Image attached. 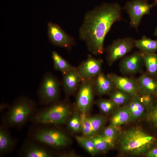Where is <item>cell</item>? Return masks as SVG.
Listing matches in <instances>:
<instances>
[{"mask_svg":"<svg viewBox=\"0 0 157 157\" xmlns=\"http://www.w3.org/2000/svg\"><path fill=\"white\" fill-rule=\"evenodd\" d=\"M52 58L54 69L60 72L62 74L75 68L55 51L52 52Z\"/></svg>","mask_w":157,"mask_h":157,"instance_id":"obj_24","label":"cell"},{"mask_svg":"<svg viewBox=\"0 0 157 157\" xmlns=\"http://www.w3.org/2000/svg\"><path fill=\"white\" fill-rule=\"evenodd\" d=\"M94 92V79L83 81L80 86L76 105L81 113L87 114L92 104Z\"/></svg>","mask_w":157,"mask_h":157,"instance_id":"obj_9","label":"cell"},{"mask_svg":"<svg viewBox=\"0 0 157 157\" xmlns=\"http://www.w3.org/2000/svg\"><path fill=\"white\" fill-rule=\"evenodd\" d=\"M62 84L64 90L67 94L74 92L82 79L76 68L63 74Z\"/></svg>","mask_w":157,"mask_h":157,"instance_id":"obj_16","label":"cell"},{"mask_svg":"<svg viewBox=\"0 0 157 157\" xmlns=\"http://www.w3.org/2000/svg\"><path fill=\"white\" fill-rule=\"evenodd\" d=\"M102 63L101 59L89 55L85 60L76 68L82 81L94 79L101 72Z\"/></svg>","mask_w":157,"mask_h":157,"instance_id":"obj_12","label":"cell"},{"mask_svg":"<svg viewBox=\"0 0 157 157\" xmlns=\"http://www.w3.org/2000/svg\"><path fill=\"white\" fill-rule=\"evenodd\" d=\"M154 35L157 37V27H156L155 28V30L154 33Z\"/></svg>","mask_w":157,"mask_h":157,"instance_id":"obj_35","label":"cell"},{"mask_svg":"<svg viewBox=\"0 0 157 157\" xmlns=\"http://www.w3.org/2000/svg\"><path fill=\"white\" fill-rule=\"evenodd\" d=\"M136 80L139 91L157 96V79L148 74H144Z\"/></svg>","mask_w":157,"mask_h":157,"instance_id":"obj_19","label":"cell"},{"mask_svg":"<svg viewBox=\"0 0 157 157\" xmlns=\"http://www.w3.org/2000/svg\"><path fill=\"white\" fill-rule=\"evenodd\" d=\"M107 76L114 83L116 88L128 93L132 97L136 96L139 92L137 80L111 73Z\"/></svg>","mask_w":157,"mask_h":157,"instance_id":"obj_13","label":"cell"},{"mask_svg":"<svg viewBox=\"0 0 157 157\" xmlns=\"http://www.w3.org/2000/svg\"><path fill=\"white\" fill-rule=\"evenodd\" d=\"M135 40L132 38L126 37L114 41L106 50L108 65L111 66L117 60L131 52L135 47Z\"/></svg>","mask_w":157,"mask_h":157,"instance_id":"obj_8","label":"cell"},{"mask_svg":"<svg viewBox=\"0 0 157 157\" xmlns=\"http://www.w3.org/2000/svg\"><path fill=\"white\" fill-rule=\"evenodd\" d=\"M47 26L49 39L53 44L68 49L74 44V38L67 34L58 25L49 22Z\"/></svg>","mask_w":157,"mask_h":157,"instance_id":"obj_11","label":"cell"},{"mask_svg":"<svg viewBox=\"0 0 157 157\" xmlns=\"http://www.w3.org/2000/svg\"><path fill=\"white\" fill-rule=\"evenodd\" d=\"M143 62L141 53L135 52L122 60L120 65L121 71L125 74L137 73L140 69Z\"/></svg>","mask_w":157,"mask_h":157,"instance_id":"obj_14","label":"cell"},{"mask_svg":"<svg viewBox=\"0 0 157 157\" xmlns=\"http://www.w3.org/2000/svg\"><path fill=\"white\" fill-rule=\"evenodd\" d=\"M148 157H157V148H155L149 151L147 154Z\"/></svg>","mask_w":157,"mask_h":157,"instance_id":"obj_33","label":"cell"},{"mask_svg":"<svg viewBox=\"0 0 157 157\" xmlns=\"http://www.w3.org/2000/svg\"><path fill=\"white\" fill-rule=\"evenodd\" d=\"M1 124L0 126V156L13 151L16 148L17 141L10 134L8 129Z\"/></svg>","mask_w":157,"mask_h":157,"instance_id":"obj_15","label":"cell"},{"mask_svg":"<svg viewBox=\"0 0 157 157\" xmlns=\"http://www.w3.org/2000/svg\"><path fill=\"white\" fill-rule=\"evenodd\" d=\"M57 102L36 110L29 120L35 124L60 125L66 123L70 116V107L65 102Z\"/></svg>","mask_w":157,"mask_h":157,"instance_id":"obj_4","label":"cell"},{"mask_svg":"<svg viewBox=\"0 0 157 157\" xmlns=\"http://www.w3.org/2000/svg\"><path fill=\"white\" fill-rule=\"evenodd\" d=\"M145 0V1H147V0Z\"/></svg>","mask_w":157,"mask_h":157,"instance_id":"obj_36","label":"cell"},{"mask_svg":"<svg viewBox=\"0 0 157 157\" xmlns=\"http://www.w3.org/2000/svg\"><path fill=\"white\" fill-rule=\"evenodd\" d=\"M18 154L22 157H51L53 156L48 147L29 138L22 144Z\"/></svg>","mask_w":157,"mask_h":157,"instance_id":"obj_10","label":"cell"},{"mask_svg":"<svg viewBox=\"0 0 157 157\" xmlns=\"http://www.w3.org/2000/svg\"><path fill=\"white\" fill-rule=\"evenodd\" d=\"M106 120V117L101 115L87 116L83 121L84 128L90 136H92L97 134L102 129Z\"/></svg>","mask_w":157,"mask_h":157,"instance_id":"obj_17","label":"cell"},{"mask_svg":"<svg viewBox=\"0 0 157 157\" xmlns=\"http://www.w3.org/2000/svg\"><path fill=\"white\" fill-rule=\"evenodd\" d=\"M139 100L145 108H149L152 106L153 102V96L151 94L139 91L136 95Z\"/></svg>","mask_w":157,"mask_h":157,"instance_id":"obj_31","label":"cell"},{"mask_svg":"<svg viewBox=\"0 0 157 157\" xmlns=\"http://www.w3.org/2000/svg\"><path fill=\"white\" fill-rule=\"evenodd\" d=\"M151 107L152 108L150 113V119L157 128V103L154 106L152 105Z\"/></svg>","mask_w":157,"mask_h":157,"instance_id":"obj_32","label":"cell"},{"mask_svg":"<svg viewBox=\"0 0 157 157\" xmlns=\"http://www.w3.org/2000/svg\"><path fill=\"white\" fill-rule=\"evenodd\" d=\"M153 6L152 4H150L144 0H132L128 1L124 9L130 18V26L138 30L142 17L149 14Z\"/></svg>","mask_w":157,"mask_h":157,"instance_id":"obj_7","label":"cell"},{"mask_svg":"<svg viewBox=\"0 0 157 157\" xmlns=\"http://www.w3.org/2000/svg\"><path fill=\"white\" fill-rule=\"evenodd\" d=\"M118 127L110 125L104 129L100 134L111 148L114 147L118 135Z\"/></svg>","mask_w":157,"mask_h":157,"instance_id":"obj_26","label":"cell"},{"mask_svg":"<svg viewBox=\"0 0 157 157\" xmlns=\"http://www.w3.org/2000/svg\"><path fill=\"white\" fill-rule=\"evenodd\" d=\"M66 123L68 128L70 130L77 133L81 132V113L77 112L74 113Z\"/></svg>","mask_w":157,"mask_h":157,"instance_id":"obj_29","label":"cell"},{"mask_svg":"<svg viewBox=\"0 0 157 157\" xmlns=\"http://www.w3.org/2000/svg\"><path fill=\"white\" fill-rule=\"evenodd\" d=\"M59 81L50 72L43 76L38 91L39 103L41 105L47 106L57 101L60 95Z\"/></svg>","mask_w":157,"mask_h":157,"instance_id":"obj_6","label":"cell"},{"mask_svg":"<svg viewBox=\"0 0 157 157\" xmlns=\"http://www.w3.org/2000/svg\"><path fill=\"white\" fill-rule=\"evenodd\" d=\"M91 137L94 143L97 154L105 152L111 148L100 134H97Z\"/></svg>","mask_w":157,"mask_h":157,"instance_id":"obj_28","label":"cell"},{"mask_svg":"<svg viewBox=\"0 0 157 157\" xmlns=\"http://www.w3.org/2000/svg\"><path fill=\"white\" fill-rule=\"evenodd\" d=\"M141 53L148 74L157 79V53Z\"/></svg>","mask_w":157,"mask_h":157,"instance_id":"obj_23","label":"cell"},{"mask_svg":"<svg viewBox=\"0 0 157 157\" xmlns=\"http://www.w3.org/2000/svg\"><path fill=\"white\" fill-rule=\"evenodd\" d=\"M96 103L100 110L105 113H109L112 112L117 106L110 99H100L97 100Z\"/></svg>","mask_w":157,"mask_h":157,"instance_id":"obj_30","label":"cell"},{"mask_svg":"<svg viewBox=\"0 0 157 157\" xmlns=\"http://www.w3.org/2000/svg\"><path fill=\"white\" fill-rule=\"evenodd\" d=\"M110 93V99L117 106L122 105L129 102L133 97L128 93L116 88Z\"/></svg>","mask_w":157,"mask_h":157,"instance_id":"obj_25","label":"cell"},{"mask_svg":"<svg viewBox=\"0 0 157 157\" xmlns=\"http://www.w3.org/2000/svg\"><path fill=\"white\" fill-rule=\"evenodd\" d=\"M117 142L123 153L139 155L147 152L153 140V137L141 129L135 128L124 131L118 135Z\"/></svg>","mask_w":157,"mask_h":157,"instance_id":"obj_3","label":"cell"},{"mask_svg":"<svg viewBox=\"0 0 157 157\" xmlns=\"http://www.w3.org/2000/svg\"><path fill=\"white\" fill-rule=\"evenodd\" d=\"M135 47L143 53H156L157 51V40H153L145 36L135 40Z\"/></svg>","mask_w":157,"mask_h":157,"instance_id":"obj_21","label":"cell"},{"mask_svg":"<svg viewBox=\"0 0 157 157\" xmlns=\"http://www.w3.org/2000/svg\"><path fill=\"white\" fill-rule=\"evenodd\" d=\"M35 125L29 130L28 138L48 147L57 149L65 147L69 144V138L63 131L48 127L45 125Z\"/></svg>","mask_w":157,"mask_h":157,"instance_id":"obj_5","label":"cell"},{"mask_svg":"<svg viewBox=\"0 0 157 157\" xmlns=\"http://www.w3.org/2000/svg\"><path fill=\"white\" fill-rule=\"evenodd\" d=\"M153 6H157V0H154L153 3H152Z\"/></svg>","mask_w":157,"mask_h":157,"instance_id":"obj_34","label":"cell"},{"mask_svg":"<svg viewBox=\"0 0 157 157\" xmlns=\"http://www.w3.org/2000/svg\"><path fill=\"white\" fill-rule=\"evenodd\" d=\"M76 139L78 144L91 155L97 154L93 141L91 136L77 135Z\"/></svg>","mask_w":157,"mask_h":157,"instance_id":"obj_27","label":"cell"},{"mask_svg":"<svg viewBox=\"0 0 157 157\" xmlns=\"http://www.w3.org/2000/svg\"><path fill=\"white\" fill-rule=\"evenodd\" d=\"M36 103L24 96L17 98L3 115L1 124L9 128L20 129L37 110Z\"/></svg>","mask_w":157,"mask_h":157,"instance_id":"obj_2","label":"cell"},{"mask_svg":"<svg viewBox=\"0 0 157 157\" xmlns=\"http://www.w3.org/2000/svg\"><path fill=\"white\" fill-rule=\"evenodd\" d=\"M110 120V125L119 127L130 120V114L127 105L119 107L114 111Z\"/></svg>","mask_w":157,"mask_h":157,"instance_id":"obj_20","label":"cell"},{"mask_svg":"<svg viewBox=\"0 0 157 157\" xmlns=\"http://www.w3.org/2000/svg\"><path fill=\"white\" fill-rule=\"evenodd\" d=\"M121 19V8L118 3H103L86 13L79 29V38L92 54H101L107 34L113 24Z\"/></svg>","mask_w":157,"mask_h":157,"instance_id":"obj_1","label":"cell"},{"mask_svg":"<svg viewBox=\"0 0 157 157\" xmlns=\"http://www.w3.org/2000/svg\"><path fill=\"white\" fill-rule=\"evenodd\" d=\"M127 106L130 114V121L136 120L144 114L145 108L136 95L132 97Z\"/></svg>","mask_w":157,"mask_h":157,"instance_id":"obj_22","label":"cell"},{"mask_svg":"<svg viewBox=\"0 0 157 157\" xmlns=\"http://www.w3.org/2000/svg\"><path fill=\"white\" fill-rule=\"evenodd\" d=\"M94 91L99 95L110 92L115 88L111 79L101 72L94 79Z\"/></svg>","mask_w":157,"mask_h":157,"instance_id":"obj_18","label":"cell"}]
</instances>
